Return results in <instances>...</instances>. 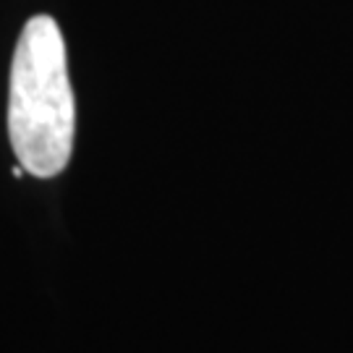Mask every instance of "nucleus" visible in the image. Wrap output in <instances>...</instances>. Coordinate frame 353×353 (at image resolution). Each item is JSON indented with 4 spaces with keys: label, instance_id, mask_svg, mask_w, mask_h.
Instances as JSON below:
<instances>
[{
    "label": "nucleus",
    "instance_id": "2",
    "mask_svg": "<svg viewBox=\"0 0 353 353\" xmlns=\"http://www.w3.org/2000/svg\"><path fill=\"white\" fill-rule=\"evenodd\" d=\"M11 173H13V176H16V178H21V176H24V173H26V170H24V168H21V165H16V168H13Z\"/></svg>",
    "mask_w": 353,
    "mask_h": 353
},
{
    "label": "nucleus",
    "instance_id": "1",
    "mask_svg": "<svg viewBox=\"0 0 353 353\" xmlns=\"http://www.w3.org/2000/svg\"><path fill=\"white\" fill-rule=\"evenodd\" d=\"M76 131L65 42L50 16L24 24L11 65L8 137L19 165L37 178L63 173Z\"/></svg>",
    "mask_w": 353,
    "mask_h": 353
}]
</instances>
